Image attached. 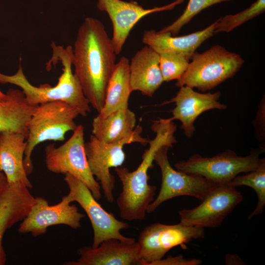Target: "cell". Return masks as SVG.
I'll use <instances>...</instances> for the list:
<instances>
[{
    "label": "cell",
    "instance_id": "obj_1",
    "mask_svg": "<svg viewBox=\"0 0 265 265\" xmlns=\"http://www.w3.org/2000/svg\"><path fill=\"white\" fill-rule=\"evenodd\" d=\"M73 50L74 74L89 104L99 113L104 105L116 55L103 23L93 17L85 18L78 29Z\"/></svg>",
    "mask_w": 265,
    "mask_h": 265
},
{
    "label": "cell",
    "instance_id": "obj_2",
    "mask_svg": "<svg viewBox=\"0 0 265 265\" xmlns=\"http://www.w3.org/2000/svg\"><path fill=\"white\" fill-rule=\"evenodd\" d=\"M52 56L47 64V69L57 61L61 63L63 73L58 79L57 83L52 87L44 84L35 86L28 80L21 65L14 75H8L0 72V83H10L20 87L24 93L27 102L31 105L53 102L63 101L75 107L80 115L85 117L91 110L89 103L85 96L80 84L73 73L72 61L73 50L71 46L64 48L51 44Z\"/></svg>",
    "mask_w": 265,
    "mask_h": 265
},
{
    "label": "cell",
    "instance_id": "obj_3",
    "mask_svg": "<svg viewBox=\"0 0 265 265\" xmlns=\"http://www.w3.org/2000/svg\"><path fill=\"white\" fill-rule=\"evenodd\" d=\"M155 137L149 140L148 149L143 153L142 160L137 168L130 171L126 167L115 168L122 185L117 205L121 218L125 220H143L145 218L148 205L154 200L157 187L148 183V171L153 166L155 156L162 146L171 147L175 142L171 131L163 126L153 129Z\"/></svg>",
    "mask_w": 265,
    "mask_h": 265
},
{
    "label": "cell",
    "instance_id": "obj_4",
    "mask_svg": "<svg viewBox=\"0 0 265 265\" xmlns=\"http://www.w3.org/2000/svg\"><path fill=\"white\" fill-rule=\"evenodd\" d=\"M80 115L75 107L63 101H53L37 106L28 124V135L24 164L27 175L33 170L31 155L35 147L46 141H62L68 132L77 126L74 120Z\"/></svg>",
    "mask_w": 265,
    "mask_h": 265
},
{
    "label": "cell",
    "instance_id": "obj_5",
    "mask_svg": "<svg viewBox=\"0 0 265 265\" xmlns=\"http://www.w3.org/2000/svg\"><path fill=\"white\" fill-rule=\"evenodd\" d=\"M190 60L187 70L175 85L196 88L202 92L213 89L232 78L244 62L239 54L219 45L201 53L196 52Z\"/></svg>",
    "mask_w": 265,
    "mask_h": 265
},
{
    "label": "cell",
    "instance_id": "obj_6",
    "mask_svg": "<svg viewBox=\"0 0 265 265\" xmlns=\"http://www.w3.org/2000/svg\"><path fill=\"white\" fill-rule=\"evenodd\" d=\"M263 152L261 148L252 149L249 155L244 157L229 149L211 157L196 154L176 163L174 166L186 173L199 175L217 184H226L240 173L256 169L262 159L259 156Z\"/></svg>",
    "mask_w": 265,
    "mask_h": 265
},
{
    "label": "cell",
    "instance_id": "obj_7",
    "mask_svg": "<svg viewBox=\"0 0 265 265\" xmlns=\"http://www.w3.org/2000/svg\"><path fill=\"white\" fill-rule=\"evenodd\" d=\"M72 136L64 144H54L45 148L47 169L55 174H70L84 183L96 200L101 198V186L91 173L85 151L84 127L77 126Z\"/></svg>",
    "mask_w": 265,
    "mask_h": 265
},
{
    "label": "cell",
    "instance_id": "obj_8",
    "mask_svg": "<svg viewBox=\"0 0 265 265\" xmlns=\"http://www.w3.org/2000/svg\"><path fill=\"white\" fill-rule=\"evenodd\" d=\"M142 128L138 125L129 136L116 142L106 143L91 135L89 141L85 143V151L92 174L99 183L106 200L112 203L114 201L113 190L115 188V177L110 169L121 166L125 160L123 151L125 145L134 142L146 145L149 140L141 134Z\"/></svg>",
    "mask_w": 265,
    "mask_h": 265
},
{
    "label": "cell",
    "instance_id": "obj_9",
    "mask_svg": "<svg viewBox=\"0 0 265 265\" xmlns=\"http://www.w3.org/2000/svg\"><path fill=\"white\" fill-rule=\"evenodd\" d=\"M64 180L69 189L67 198L70 203H79L89 218L93 231L92 247H97L110 238L129 243L136 241L135 238L121 233V230L130 227L129 224L118 220L112 212L106 211L84 183L68 173L65 174Z\"/></svg>",
    "mask_w": 265,
    "mask_h": 265
},
{
    "label": "cell",
    "instance_id": "obj_10",
    "mask_svg": "<svg viewBox=\"0 0 265 265\" xmlns=\"http://www.w3.org/2000/svg\"><path fill=\"white\" fill-rule=\"evenodd\" d=\"M170 148L162 146L155 156L154 161L161 171V184L157 197L148 205L147 213L154 212L162 203L176 197L188 196L202 201L219 184L202 176L174 169L168 157Z\"/></svg>",
    "mask_w": 265,
    "mask_h": 265
},
{
    "label": "cell",
    "instance_id": "obj_11",
    "mask_svg": "<svg viewBox=\"0 0 265 265\" xmlns=\"http://www.w3.org/2000/svg\"><path fill=\"white\" fill-rule=\"evenodd\" d=\"M205 237L204 228L181 223L168 225L160 223L145 227L139 235V265H151L163 258L172 248L186 247L188 242Z\"/></svg>",
    "mask_w": 265,
    "mask_h": 265
},
{
    "label": "cell",
    "instance_id": "obj_12",
    "mask_svg": "<svg viewBox=\"0 0 265 265\" xmlns=\"http://www.w3.org/2000/svg\"><path fill=\"white\" fill-rule=\"evenodd\" d=\"M243 196L230 183L217 185L197 207L179 211L180 222L201 228H216L239 204Z\"/></svg>",
    "mask_w": 265,
    "mask_h": 265
},
{
    "label": "cell",
    "instance_id": "obj_13",
    "mask_svg": "<svg viewBox=\"0 0 265 265\" xmlns=\"http://www.w3.org/2000/svg\"><path fill=\"white\" fill-rule=\"evenodd\" d=\"M71 203L66 196L53 205H50L43 197H35L34 205L20 223L18 232L30 233L36 237L45 234L48 228L52 226L65 225L74 229L80 228L81 220L85 215L79 211L76 205Z\"/></svg>",
    "mask_w": 265,
    "mask_h": 265
},
{
    "label": "cell",
    "instance_id": "obj_14",
    "mask_svg": "<svg viewBox=\"0 0 265 265\" xmlns=\"http://www.w3.org/2000/svg\"><path fill=\"white\" fill-rule=\"evenodd\" d=\"M184 0H176L167 5L146 9L134 1L98 0L97 8L106 12L112 25L111 38L116 54L122 51L130 33L134 26L144 17L153 13L170 10Z\"/></svg>",
    "mask_w": 265,
    "mask_h": 265
},
{
    "label": "cell",
    "instance_id": "obj_15",
    "mask_svg": "<svg viewBox=\"0 0 265 265\" xmlns=\"http://www.w3.org/2000/svg\"><path fill=\"white\" fill-rule=\"evenodd\" d=\"M176 95L162 103L166 105L175 103V107L171 111V121L179 120L181 129L188 138L191 137L195 131L194 123L197 117L205 111L211 109H225L227 106L219 102L221 93H203L197 92L187 86H181Z\"/></svg>",
    "mask_w": 265,
    "mask_h": 265
},
{
    "label": "cell",
    "instance_id": "obj_16",
    "mask_svg": "<svg viewBox=\"0 0 265 265\" xmlns=\"http://www.w3.org/2000/svg\"><path fill=\"white\" fill-rule=\"evenodd\" d=\"M35 202V197L23 183L7 182L0 188V265H4L6 261L2 245L4 234L25 218Z\"/></svg>",
    "mask_w": 265,
    "mask_h": 265
},
{
    "label": "cell",
    "instance_id": "obj_17",
    "mask_svg": "<svg viewBox=\"0 0 265 265\" xmlns=\"http://www.w3.org/2000/svg\"><path fill=\"white\" fill-rule=\"evenodd\" d=\"M139 245L137 242L129 243L115 238L103 241L98 247L80 248L77 261L65 265H139Z\"/></svg>",
    "mask_w": 265,
    "mask_h": 265
},
{
    "label": "cell",
    "instance_id": "obj_18",
    "mask_svg": "<svg viewBox=\"0 0 265 265\" xmlns=\"http://www.w3.org/2000/svg\"><path fill=\"white\" fill-rule=\"evenodd\" d=\"M216 22L217 20L201 30L181 36H172L169 32L147 30L143 34L142 42L159 54L178 53L190 60L197 48L214 34Z\"/></svg>",
    "mask_w": 265,
    "mask_h": 265
},
{
    "label": "cell",
    "instance_id": "obj_19",
    "mask_svg": "<svg viewBox=\"0 0 265 265\" xmlns=\"http://www.w3.org/2000/svg\"><path fill=\"white\" fill-rule=\"evenodd\" d=\"M159 54L146 45L130 62V83L132 91L152 97L164 82L159 64Z\"/></svg>",
    "mask_w": 265,
    "mask_h": 265
},
{
    "label": "cell",
    "instance_id": "obj_20",
    "mask_svg": "<svg viewBox=\"0 0 265 265\" xmlns=\"http://www.w3.org/2000/svg\"><path fill=\"white\" fill-rule=\"evenodd\" d=\"M26 139V136L18 132L0 133V170L8 183H23L31 188L24 164Z\"/></svg>",
    "mask_w": 265,
    "mask_h": 265
},
{
    "label": "cell",
    "instance_id": "obj_21",
    "mask_svg": "<svg viewBox=\"0 0 265 265\" xmlns=\"http://www.w3.org/2000/svg\"><path fill=\"white\" fill-rule=\"evenodd\" d=\"M6 93L8 99L0 101V133L18 132L27 138L28 124L37 106L29 104L20 89L10 88Z\"/></svg>",
    "mask_w": 265,
    "mask_h": 265
},
{
    "label": "cell",
    "instance_id": "obj_22",
    "mask_svg": "<svg viewBox=\"0 0 265 265\" xmlns=\"http://www.w3.org/2000/svg\"><path fill=\"white\" fill-rule=\"evenodd\" d=\"M132 92L130 61L122 56L116 63L108 81L104 105L98 115L105 117L118 110L128 108Z\"/></svg>",
    "mask_w": 265,
    "mask_h": 265
},
{
    "label": "cell",
    "instance_id": "obj_23",
    "mask_svg": "<svg viewBox=\"0 0 265 265\" xmlns=\"http://www.w3.org/2000/svg\"><path fill=\"white\" fill-rule=\"evenodd\" d=\"M136 121L135 114L129 108L118 110L105 117L97 115L92 122V135L106 143L118 142L132 134Z\"/></svg>",
    "mask_w": 265,
    "mask_h": 265
},
{
    "label": "cell",
    "instance_id": "obj_24",
    "mask_svg": "<svg viewBox=\"0 0 265 265\" xmlns=\"http://www.w3.org/2000/svg\"><path fill=\"white\" fill-rule=\"evenodd\" d=\"M244 175H238L230 182L236 187L239 186H247L252 188L258 196L257 205L254 210L248 215L249 220L253 216L261 214L264 212L265 206V159H262L258 166L254 170Z\"/></svg>",
    "mask_w": 265,
    "mask_h": 265
},
{
    "label": "cell",
    "instance_id": "obj_25",
    "mask_svg": "<svg viewBox=\"0 0 265 265\" xmlns=\"http://www.w3.org/2000/svg\"><path fill=\"white\" fill-rule=\"evenodd\" d=\"M265 0H257L247 9L235 14L227 15L217 20L214 33L229 32L265 12Z\"/></svg>",
    "mask_w": 265,
    "mask_h": 265
},
{
    "label": "cell",
    "instance_id": "obj_26",
    "mask_svg": "<svg viewBox=\"0 0 265 265\" xmlns=\"http://www.w3.org/2000/svg\"><path fill=\"white\" fill-rule=\"evenodd\" d=\"M159 64L164 81L179 80L187 70L189 60L176 53L165 52L159 54Z\"/></svg>",
    "mask_w": 265,
    "mask_h": 265
},
{
    "label": "cell",
    "instance_id": "obj_27",
    "mask_svg": "<svg viewBox=\"0 0 265 265\" xmlns=\"http://www.w3.org/2000/svg\"><path fill=\"white\" fill-rule=\"evenodd\" d=\"M229 0H189L182 14L171 24L159 31L169 32L172 36H175L183 26L188 24L194 16L204 9L213 4Z\"/></svg>",
    "mask_w": 265,
    "mask_h": 265
},
{
    "label": "cell",
    "instance_id": "obj_28",
    "mask_svg": "<svg viewBox=\"0 0 265 265\" xmlns=\"http://www.w3.org/2000/svg\"><path fill=\"white\" fill-rule=\"evenodd\" d=\"M200 259H185L181 255L169 256L165 259H161L153 262L151 265H198L202 263Z\"/></svg>",
    "mask_w": 265,
    "mask_h": 265
},
{
    "label": "cell",
    "instance_id": "obj_29",
    "mask_svg": "<svg viewBox=\"0 0 265 265\" xmlns=\"http://www.w3.org/2000/svg\"><path fill=\"white\" fill-rule=\"evenodd\" d=\"M265 98L260 104L254 125L256 137L260 142L265 141Z\"/></svg>",
    "mask_w": 265,
    "mask_h": 265
},
{
    "label": "cell",
    "instance_id": "obj_30",
    "mask_svg": "<svg viewBox=\"0 0 265 265\" xmlns=\"http://www.w3.org/2000/svg\"><path fill=\"white\" fill-rule=\"evenodd\" d=\"M7 183L6 178L4 173L0 170V188Z\"/></svg>",
    "mask_w": 265,
    "mask_h": 265
},
{
    "label": "cell",
    "instance_id": "obj_31",
    "mask_svg": "<svg viewBox=\"0 0 265 265\" xmlns=\"http://www.w3.org/2000/svg\"><path fill=\"white\" fill-rule=\"evenodd\" d=\"M8 99V95L6 93H4L0 90V101H4Z\"/></svg>",
    "mask_w": 265,
    "mask_h": 265
}]
</instances>
